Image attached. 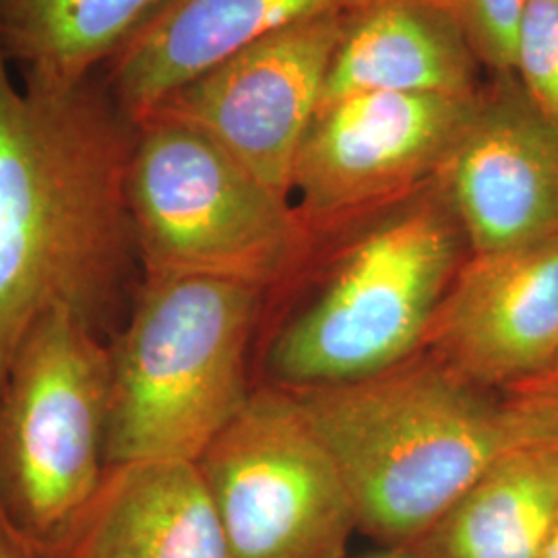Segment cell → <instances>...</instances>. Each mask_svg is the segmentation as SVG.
Listing matches in <instances>:
<instances>
[{
  "instance_id": "6da1fadb",
  "label": "cell",
  "mask_w": 558,
  "mask_h": 558,
  "mask_svg": "<svg viewBox=\"0 0 558 558\" xmlns=\"http://www.w3.org/2000/svg\"><path fill=\"white\" fill-rule=\"evenodd\" d=\"M135 135L101 71L17 89L0 50V389L54 311L108 341L129 319L143 279L124 191Z\"/></svg>"
},
{
  "instance_id": "7a4b0ae2",
  "label": "cell",
  "mask_w": 558,
  "mask_h": 558,
  "mask_svg": "<svg viewBox=\"0 0 558 558\" xmlns=\"http://www.w3.org/2000/svg\"><path fill=\"white\" fill-rule=\"evenodd\" d=\"M313 240L299 271L267 294L255 385L329 387L412 356L470 257L437 179Z\"/></svg>"
},
{
  "instance_id": "3957f363",
  "label": "cell",
  "mask_w": 558,
  "mask_h": 558,
  "mask_svg": "<svg viewBox=\"0 0 558 558\" xmlns=\"http://www.w3.org/2000/svg\"><path fill=\"white\" fill-rule=\"evenodd\" d=\"M290 393L338 461L359 532L387 550L410 546L515 447L499 393L424 348L375 375Z\"/></svg>"
},
{
  "instance_id": "277c9868",
  "label": "cell",
  "mask_w": 558,
  "mask_h": 558,
  "mask_svg": "<svg viewBox=\"0 0 558 558\" xmlns=\"http://www.w3.org/2000/svg\"><path fill=\"white\" fill-rule=\"evenodd\" d=\"M267 292L221 279H141L110 341L108 468L197 461L255 391Z\"/></svg>"
},
{
  "instance_id": "5b68a950",
  "label": "cell",
  "mask_w": 558,
  "mask_h": 558,
  "mask_svg": "<svg viewBox=\"0 0 558 558\" xmlns=\"http://www.w3.org/2000/svg\"><path fill=\"white\" fill-rule=\"evenodd\" d=\"M124 191L141 278L221 279L271 294L315 242L292 199L161 114L137 122Z\"/></svg>"
},
{
  "instance_id": "8992f818",
  "label": "cell",
  "mask_w": 558,
  "mask_h": 558,
  "mask_svg": "<svg viewBox=\"0 0 558 558\" xmlns=\"http://www.w3.org/2000/svg\"><path fill=\"white\" fill-rule=\"evenodd\" d=\"M110 341L54 311L0 389V515L44 558H62L108 472Z\"/></svg>"
},
{
  "instance_id": "52a82bcc",
  "label": "cell",
  "mask_w": 558,
  "mask_h": 558,
  "mask_svg": "<svg viewBox=\"0 0 558 558\" xmlns=\"http://www.w3.org/2000/svg\"><path fill=\"white\" fill-rule=\"evenodd\" d=\"M232 558H343L356 507L290 391L257 385L197 459Z\"/></svg>"
},
{
  "instance_id": "ba28073f",
  "label": "cell",
  "mask_w": 558,
  "mask_h": 558,
  "mask_svg": "<svg viewBox=\"0 0 558 558\" xmlns=\"http://www.w3.org/2000/svg\"><path fill=\"white\" fill-rule=\"evenodd\" d=\"M478 98L356 94L320 106L300 143L290 193L311 236L437 179Z\"/></svg>"
},
{
  "instance_id": "9c48e42d",
  "label": "cell",
  "mask_w": 558,
  "mask_h": 558,
  "mask_svg": "<svg viewBox=\"0 0 558 558\" xmlns=\"http://www.w3.org/2000/svg\"><path fill=\"white\" fill-rule=\"evenodd\" d=\"M348 13L279 27L182 85L149 114L197 129L292 199L296 154L319 110Z\"/></svg>"
},
{
  "instance_id": "30bf717a",
  "label": "cell",
  "mask_w": 558,
  "mask_h": 558,
  "mask_svg": "<svg viewBox=\"0 0 558 558\" xmlns=\"http://www.w3.org/2000/svg\"><path fill=\"white\" fill-rule=\"evenodd\" d=\"M470 253L558 236V122L515 73L488 75L474 117L440 168Z\"/></svg>"
},
{
  "instance_id": "8fae6325",
  "label": "cell",
  "mask_w": 558,
  "mask_h": 558,
  "mask_svg": "<svg viewBox=\"0 0 558 558\" xmlns=\"http://www.w3.org/2000/svg\"><path fill=\"white\" fill-rule=\"evenodd\" d=\"M422 348L495 393L558 362V236L470 253Z\"/></svg>"
},
{
  "instance_id": "7c38bea8",
  "label": "cell",
  "mask_w": 558,
  "mask_h": 558,
  "mask_svg": "<svg viewBox=\"0 0 558 558\" xmlns=\"http://www.w3.org/2000/svg\"><path fill=\"white\" fill-rule=\"evenodd\" d=\"M364 0H163L101 73L131 119H145L182 85L279 27Z\"/></svg>"
},
{
  "instance_id": "4fadbf2b",
  "label": "cell",
  "mask_w": 558,
  "mask_h": 558,
  "mask_svg": "<svg viewBox=\"0 0 558 558\" xmlns=\"http://www.w3.org/2000/svg\"><path fill=\"white\" fill-rule=\"evenodd\" d=\"M484 73L447 9L428 0H364L348 13L320 106L356 94L472 100L486 85Z\"/></svg>"
},
{
  "instance_id": "5bb4252c",
  "label": "cell",
  "mask_w": 558,
  "mask_h": 558,
  "mask_svg": "<svg viewBox=\"0 0 558 558\" xmlns=\"http://www.w3.org/2000/svg\"><path fill=\"white\" fill-rule=\"evenodd\" d=\"M62 558H232L197 461L108 468Z\"/></svg>"
},
{
  "instance_id": "9a60e30c",
  "label": "cell",
  "mask_w": 558,
  "mask_h": 558,
  "mask_svg": "<svg viewBox=\"0 0 558 558\" xmlns=\"http://www.w3.org/2000/svg\"><path fill=\"white\" fill-rule=\"evenodd\" d=\"M558 509V451L502 453L422 536L410 558H542Z\"/></svg>"
},
{
  "instance_id": "2e32d148",
  "label": "cell",
  "mask_w": 558,
  "mask_h": 558,
  "mask_svg": "<svg viewBox=\"0 0 558 558\" xmlns=\"http://www.w3.org/2000/svg\"><path fill=\"white\" fill-rule=\"evenodd\" d=\"M163 0H0V50L23 81L75 85L119 54Z\"/></svg>"
},
{
  "instance_id": "e0dca14e",
  "label": "cell",
  "mask_w": 558,
  "mask_h": 558,
  "mask_svg": "<svg viewBox=\"0 0 558 558\" xmlns=\"http://www.w3.org/2000/svg\"><path fill=\"white\" fill-rule=\"evenodd\" d=\"M513 73L539 110L558 122V0H525Z\"/></svg>"
},
{
  "instance_id": "ac0fdd59",
  "label": "cell",
  "mask_w": 558,
  "mask_h": 558,
  "mask_svg": "<svg viewBox=\"0 0 558 558\" xmlns=\"http://www.w3.org/2000/svg\"><path fill=\"white\" fill-rule=\"evenodd\" d=\"M525 0H449L486 75L513 73L515 40Z\"/></svg>"
},
{
  "instance_id": "d6986e66",
  "label": "cell",
  "mask_w": 558,
  "mask_h": 558,
  "mask_svg": "<svg viewBox=\"0 0 558 558\" xmlns=\"http://www.w3.org/2000/svg\"><path fill=\"white\" fill-rule=\"evenodd\" d=\"M499 396L515 447L558 451V362Z\"/></svg>"
},
{
  "instance_id": "ffe728a7",
  "label": "cell",
  "mask_w": 558,
  "mask_h": 558,
  "mask_svg": "<svg viewBox=\"0 0 558 558\" xmlns=\"http://www.w3.org/2000/svg\"><path fill=\"white\" fill-rule=\"evenodd\" d=\"M0 558H44L0 515Z\"/></svg>"
},
{
  "instance_id": "44dd1931",
  "label": "cell",
  "mask_w": 558,
  "mask_h": 558,
  "mask_svg": "<svg viewBox=\"0 0 558 558\" xmlns=\"http://www.w3.org/2000/svg\"><path fill=\"white\" fill-rule=\"evenodd\" d=\"M542 558H558V509L557 513H555V519H553V525H550V532H548Z\"/></svg>"
},
{
  "instance_id": "7402d4cb",
  "label": "cell",
  "mask_w": 558,
  "mask_h": 558,
  "mask_svg": "<svg viewBox=\"0 0 558 558\" xmlns=\"http://www.w3.org/2000/svg\"><path fill=\"white\" fill-rule=\"evenodd\" d=\"M373 558H410L408 555H403V553H398V550H389L387 555H380V557Z\"/></svg>"
},
{
  "instance_id": "603a6c76",
  "label": "cell",
  "mask_w": 558,
  "mask_h": 558,
  "mask_svg": "<svg viewBox=\"0 0 558 558\" xmlns=\"http://www.w3.org/2000/svg\"><path fill=\"white\" fill-rule=\"evenodd\" d=\"M428 2H435V4H439V7L449 11V0H428ZM449 13H451V11H449Z\"/></svg>"
}]
</instances>
